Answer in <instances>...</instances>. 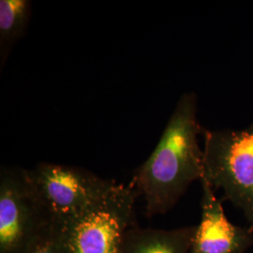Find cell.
I'll use <instances>...</instances> for the list:
<instances>
[{
	"mask_svg": "<svg viewBox=\"0 0 253 253\" xmlns=\"http://www.w3.org/2000/svg\"><path fill=\"white\" fill-rule=\"evenodd\" d=\"M197 97L185 93L177 101L158 145L130 183L144 197L148 217L165 214L178 202L190 184L204 176V151L198 135Z\"/></svg>",
	"mask_w": 253,
	"mask_h": 253,
	"instance_id": "1",
	"label": "cell"
},
{
	"mask_svg": "<svg viewBox=\"0 0 253 253\" xmlns=\"http://www.w3.org/2000/svg\"><path fill=\"white\" fill-rule=\"evenodd\" d=\"M204 176L242 210L253 231V120L244 129H203Z\"/></svg>",
	"mask_w": 253,
	"mask_h": 253,
	"instance_id": "2",
	"label": "cell"
},
{
	"mask_svg": "<svg viewBox=\"0 0 253 253\" xmlns=\"http://www.w3.org/2000/svg\"><path fill=\"white\" fill-rule=\"evenodd\" d=\"M27 171L48 218L61 227L88 211L117 184L69 165L42 163Z\"/></svg>",
	"mask_w": 253,
	"mask_h": 253,
	"instance_id": "3",
	"label": "cell"
},
{
	"mask_svg": "<svg viewBox=\"0 0 253 253\" xmlns=\"http://www.w3.org/2000/svg\"><path fill=\"white\" fill-rule=\"evenodd\" d=\"M137 197L131 184L117 183L93 208L62 227L67 253H118L133 226Z\"/></svg>",
	"mask_w": 253,
	"mask_h": 253,
	"instance_id": "4",
	"label": "cell"
},
{
	"mask_svg": "<svg viewBox=\"0 0 253 253\" xmlns=\"http://www.w3.org/2000/svg\"><path fill=\"white\" fill-rule=\"evenodd\" d=\"M50 222L28 171L21 167H2L0 253H26Z\"/></svg>",
	"mask_w": 253,
	"mask_h": 253,
	"instance_id": "5",
	"label": "cell"
},
{
	"mask_svg": "<svg viewBox=\"0 0 253 253\" xmlns=\"http://www.w3.org/2000/svg\"><path fill=\"white\" fill-rule=\"evenodd\" d=\"M201 185L202 217L190 253H244L253 247V231L235 226L224 213L220 200L205 178Z\"/></svg>",
	"mask_w": 253,
	"mask_h": 253,
	"instance_id": "6",
	"label": "cell"
},
{
	"mask_svg": "<svg viewBox=\"0 0 253 253\" xmlns=\"http://www.w3.org/2000/svg\"><path fill=\"white\" fill-rule=\"evenodd\" d=\"M196 226L174 230L141 229L126 231L118 253H190Z\"/></svg>",
	"mask_w": 253,
	"mask_h": 253,
	"instance_id": "7",
	"label": "cell"
},
{
	"mask_svg": "<svg viewBox=\"0 0 253 253\" xmlns=\"http://www.w3.org/2000/svg\"><path fill=\"white\" fill-rule=\"evenodd\" d=\"M31 17L28 0L0 1V59L3 66L13 44L27 31Z\"/></svg>",
	"mask_w": 253,
	"mask_h": 253,
	"instance_id": "8",
	"label": "cell"
},
{
	"mask_svg": "<svg viewBox=\"0 0 253 253\" xmlns=\"http://www.w3.org/2000/svg\"><path fill=\"white\" fill-rule=\"evenodd\" d=\"M26 253H67L62 227L50 222Z\"/></svg>",
	"mask_w": 253,
	"mask_h": 253,
	"instance_id": "9",
	"label": "cell"
}]
</instances>
